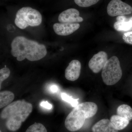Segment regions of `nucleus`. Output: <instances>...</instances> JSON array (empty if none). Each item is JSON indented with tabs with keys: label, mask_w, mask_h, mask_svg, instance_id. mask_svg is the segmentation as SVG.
I'll return each mask as SVG.
<instances>
[{
	"label": "nucleus",
	"mask_w": 132,
	"mask_h": 132,
	"mask_svg": "<svg viewBox=\"0 0 132 132\" xmlns=\"http://www.w3.org/2000/svg\"><path fill=\"white\" fill-rule=\"evenodd\" d=\"M101 75L104 83L108 86L115 85L120 80L122 71L118 57L113 56L108 60L102 69Z\"/></svg>",
	"instance_id": "5"
},
{
	"label": "nucleus",
	"mask_w": 132,
	"mask_h": 132,
	"mask_svg": "<svg viewBox=\"0 0 132 132\" xmlns=\"http://www.w3.org/2000/svg\"><path fill=\"white\" fill-rule=\"evenodd\" d=\"M26 132H47L45 126L40 123H35L31 125Z\"/></svg>",
	"instance_id": "16"
},
{
	"label": "nucleus",
	"mask_w": 132,
	"mask_h": 132,
	"mask_svg": "<svg viewBox=\"0 0 132 132\" xmlns=\"http://www.w3.org/2000/svg\"><path fill=\"white\" fill-rule=\"evenodd\" d=\"M117 21L114 24V28L118 31H126L132 29V17L127 19L124 15L118 16Z\"/></svg>",
	"instance_id": "12"
},
{
	"label": "nucleus",
	"mask_w": 132,
	"mask_h": 132,
	"mask_svg": "<svg viewBox=\"0 0 132 132\" xmlns=\"http://www.w3.org/2000/svg\"><path fill=\"white\" fill-rule=\"evenodd\" d=\"M50 90L53 93H56L58 92V87L57 86L55 85H53L50 87Z\"/></svg>",
	"instance_id": "22"
},
{
	"label": "nucleus",
	"mask_w": 132,
	"mask_h": 132,
	"mask_svg": "<svg viewBox=\"0 0 132 132\" xmlns=\"http://www.w3.org/2000/svg\"><path fill=\"white\" fill-rule=\"evenodd\" d=\"M81 64L77 60L72 61L69 64L65 71V77L68 80L75 81L80 76Z\"/></svg>",
	"instance_id": "10"
},
{
	"label": "nucleus",
	"mask_w": 132,
	"mask_h": 132,
	"mask_svg": "<svg viewBox=\"0 0 132 132\" xmlns=\"http://www.w3.org/2000/svg\"><path fill=\"white\" fill-rule=\"evenodd\" d=\"M14 98L13 93L9 91H4L0 93V108L7 106L11 104Z\"/></svg>",
	"instance_id": "14"
},
{
	"label": "nucleus",
	"mask_w": 132,
	"mask_h": 132,
	"mask_svg": "<svg viewBox=\"0 0 132 132\" xmlns=\"http://www.w3.org/2000/svg\"><path fill=\"white\" fill-rule=\"evenodd\" d=\"M76 5L81 7H87L95 5L100 0H74Z\"/></svg>",
	"instance_id": "17"
},
{
	"label": "nucleus",
	"mask_w": 132,
	"mask_h": 132,
	"mask_svg": "<svg viewBox=\"0 0 132 132\" xmlns=\"http://www.w3.org/2000/svg\"><path fill=\"white\" fill-rule=\"evenodd\" d=\"M93 132H119L108 119H103L95 123L92 128Z\"/></svg>",
	"instance_id": "11"
},
{
	"label": "nucleus",
	"mask_w": 132,
	"mask_h": 132,
	"mask_svg": "<svg viewBox=\"0 0 132 132\" xmlns=\"http://www.w3.org/2000/svg\"><path fill=\"white\" fill-rule=\"evenodd\" d=\"M0 132H2L1 131H0Z\"/></svg>",
	"instance_id": "24"
},
{
	"label": "nucleus",
	"mask_w": 132,
	"mask_h": 132,
	"mask_svg": "<svg viewBox=\"0 0 132 132\" xmlns=\"http://www.w3.org/2000/svg\"><path fill=\"white\" fill-rule=\"evenodd\" d=\"M6 67V65H5V67Z\"/></svg>",
	"instance_id": "23"
},
{
	"label": "nucleus",
	"mask_w": 132,
	"mask_h": 132,
	"mask_svg": "<svg viewBox=\"0 0 132 132\" xmlns=\"http://www.w3.org/2000/svg\"><path fill=\"white\" fill-rule=\"evenodd\" d=\"M107 54L101 51L95 54L88 63L89 68L93 72L97 73L100 72L108 60Z\"/></svg>",
	"instance_id": "7"
},
{
	"label": "nucleus",
	"mask_w": 132,
	"mask_h": 132,
	"mask_svg": "<svg viewBox=\"0 0 132 132\" xmlns=\"http://www.w3.org/2000/svg\"><path fill=\"white\" fill-rule=\"evenodd\" d=\"M42 20V15L38 10L29 7H26L18 10L14 22L18 27L24 29L29 26H39Z\"/></svg>",
	"instance_id": "4"
},
{
	"label": "nucleus",
	"mask_w": 132,
	"mask_h": 132,
	"mask_svg": "<svg viewBox=\"0 0 132 132\" xmlns=\"http://www.w3.org/2000/svg\"><path fill=\"white\" fill-rule=\"evenodd\" d=\"M79 11L75 9H69L59 15L58 20L61 23H76L82 22L83 19L79 16Z\"/></svg>",
	"instance_id": "8"
},
{
	"label": "nucleus",
	"mask_w": 132,
	"mask_h": 132,
	"mask_svg": "<svg viewBox=\"0 0 132 132\" xmlns=\"http://www.w3.org/2000/svg\"><path fill=\"white\" fill-rule=\"evenodd\" d=\"M98 109L97 105L94 102H87L78 104L67 116L65 122L66 128L71 132L79 130L86 119L96 114Z\"/></svg>",
	"instance_id": "3"
},
{
	"label": "nucleus",
	"mask_w": 132,
	"mask_h": 132,
	"mask_svg": "<svg viewBox=\"0 0 132 132\" xmlns=\"http://www.w3.org/2000/svg\"><path fill=\"white\" fill-rule=\"evenodd\" d=\"M110 121L116 130H121L126 128L129 125L130 121L118 115L111 116Z\"/></svg>",
	"instance_id": "13"
},
{
	"label": "nucleus",
	"mask_w": 132,
	"mask_h": 132,
	"mask_svg": "<svg viewBox=\"0 0 132 132\" xmlns=\"http://www.w3.org/2000/svg\"><path fill=\"white\" fill-rule=\"evenodd\" d=\"M123 39L126 43L132 45V31L124 34L123 36Z\"/></svg>",
	"instance_id": "20"
},
{
	"label": "nucleus",
	"mask_w": 132,
	"mask_h": 132,
	"mask_svg": "<svg viewBox=\"0 0 132 132\" xmlns=\"http://www.w3.org/2000/svg\"><path fill=\"white\" fill-rule=\"evenodd\" d=\"M107 10L109 16H122L131 14L132 7L121 0H112L108 5Z\"/></svg>",
	"instance_id": "6"
},
{
	"label": "nucleus",
	"mask_w": 132,
	"mask_h": 132,
	"mask_svg": "<svg viewBox=\"0 0 132 132\" xmlns=\"http://www.w3.org/2000/svg\"><path fill=\"white\" fill-rule=\"evenodd\" d=\"M33 110V106L25 100L12 102L5 107L1 113V118L6 120L8 130L15 131L21 127Z\"/></svg>",
	"instance_id": "2"
},
{
	"label": "nucleus",
	"mask_w": 132,
	"mask_h": 132,
	"mask_svg": "<svg viewBox=\"0 0 132 132\" xmlns=\"http://www.w3.org/2000/svg\"><path fill=\"white\" fill-rule=\"evenodd\" d=\"M11 53L19 61L27 59L35 61L43 59L47 53L46 46L35 41L19 36L13 40L11 44Z\"/></svg>",
	"instance_id": "1"
},
{
	"label": "nucleus",
	"mask_w": 132,
	"mask_h": 132,
	"mask_svg": "<svg viewBox=\"0 0 132 132\" xmlns=\"http://www.w3.org/2000/svg\"><path fill=\"white\" fill-rule=\"evenodd\" d=\"M40 105L43 107L48 109H51L52 108V104H50L47 101H43L41 102Z\"/></svg>",
	"instance_id": "21"
},
{
	"label": "nucleus",
	"mask_w": 132,
	"mask_h": 132,
	"mask_svg": "<svg viewBox=\"0 0 132 132\" xmlns=\"http://www.w3.org/2000/svg\"><path fill=\"white\" fill-rule=\"evenodd\" d=\"M80 27L79 23H55L53 26L55 32L58 35L65 36L77 31Z\"/></svg>",
	"instance_id": "9"
},
{
	"label": "nucleus",
	"mask_w": 132,
	"mask_h": 132,
	"mask_svg": "<svg viewBox=\"0 0 132 132\" xmlns=\"http://www.w3.org/2000/svg\"><path fill=\"white\" fill-rule=\"evenodd\" d=\"M62 99L64 101L69 103L73 107L77 106L79 104L78 100L79 99H75L72 96H70L65 93H62L61 94Z\"/></svg>",
	"instance_id": "18"
},
{
	"label": "nucleus",
	"mask_w": 132,
	"mask_h": 132,
	"mask_svg": "<svg viewBox=\"0 0 132 132\" xmlns=\"http://www.w3.org/2000/svg\"><path fill=\"white\" fill-rule=\"evenodd\" d=\"M117 115L127 119L132 120V108L128 105L123 104L119 106L117 109Z\"/></svg>",
	"instance_id": "15"
},
{
	"label": "nucleus",
	"mask_w": 132,
	"mask_h": 132,
	"mask_svg": "<svg viewBox=\"0 0 132 132\" xmlns=\"http://www.w3.org/2000/svg\"><path fill=\"white\" fill-rule=\"evenodd\" d=\"M10 74V71L7 67L3 68L0 70V86L1 87V84L3 81L9 77Z\"/></svg>",
	"instance_id": "19"
}]
</instances>
